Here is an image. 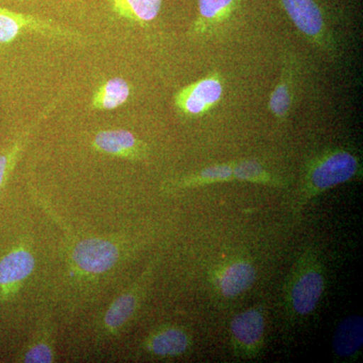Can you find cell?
<instances>
[{
  "label": "cell",
  "instance_id": "cell-12",
  "mask_svg": "<svg viewBox=\"0 0 363 363\" xmlns=\"http://www.w3.org/2000/svg\"><path fill=\"white\" fill-rule=\"evenodd\" d=\"M191 336L179 326H164L152 332L143 342V347L156 357H182L190 350Z\"/></svg>",
  "mask_w": 363,
  "mask_h": 363
},
{
  "label": "cell",
  "instance_id": "cell-5",
  "mask_svg": "<svg viewBox=\"0 0 363 363\" xmlns=\"http://www.w3.org/2000/svg\"><path fill=\"white\" fill-rule=\"evenodd\" d=\"M223 81L218 73L200 79L182 88L174 97L176 108L183 116L200 117L211 111L223 95Z\"/></svg>",
  "mask_w": 363,
  "mask_h": 363
},
{
  "label": "cell",
  "instance_id": "cell-7",
  "mask_svg": "<svg viewBox=\"0 0 363 363\" xmlns=\"http://www.w3.org/2000/svg\"><path fill=\"white\" fill-rule=\"evenodd\" d=\"M266 319L257 308L245 310L233 318L230 323L231 341L234 350L245 357H255L262 347Z\"/></svg>",
  "mask_w": 363,
  "mask_h": 363
},
{
  "label": "cell",
  "instance_id": "cell-21",
  "mask_svg": "<svg viewBox=\"0 0 363 363\" xmlns=\"http://www.w3.org/2000/svg\"><path fill=\"white\" fill-rule=\"evenodd\" d=\"M28 135V131L23 135V138L9 152L0 155V188H1L2 184L6 180L9 172L11 171L14 164H16V159H18V154H20L21 149H23V143H25Z\"/></svg>",
  "mask_w": 363,
  "mask_h": 363
},
{
  "label": "cell",
  "instance_id": "cell-17",
  "mask_svg": "<svg viewBox=\"0 0 363 363\" xmlns=\"http://www.w3.org/2000/svg\"><path fill=\"white\" fill-rule=\"evenodd\" d=\"M18 362L26 363H51L55 362L54 335L50 321H43L32 340L21 352Z\"/></svg>",
  "mask_w": 363,
  "mask_h": 363
},
{
  "label": "cell",
  "instance_id": "cell-19",
  "mask_svg": "<svg viewBox=\"0 0 363 363\" xmlns=\"http://www.w3.org/2000/svg\"><path fill=\"white\" fill-rule=\"evenodd\" d=\"M130 87L125 80L113 78L96 90L92 98V107L99 111H111L128 101Z\"/></svg>",
  "mask_w": 363,
  "mask_h": 363
},
{
  "label": "cell",
  "instance_id": "cell-2",
  "mask_svg": "<svg viewBox=\"0 0 363 363\" xmlns=\"http://www.w3.org/2000/svg\"><path fill=\"white\" fill-rule=\"evenodd\" d=\"M325 291L323 267L313 250L297 260L286 283L285 304L292 317L309 316L316 310Z\"/></svg>",
  "mask_w": 363,
  "mask_h": 363
},
{
  "label": "cell",
  "instance_id": "cell-13",
  "mask_svg": "<svg viewBox=\"0 0 363 363\" xmlns=\"http://www.w3.org/2000/svg\"><path fill=\"white\" fill-rule=\"evenodd\" d=\"M297 75V61L291 55H288L284 60L281 78L272 90L269 101V111L279 123L286 121L292 111Z\"/></svg>",
  "mask_w": 363,
  "mask_h": 363
},
{
  "label": "cell",
  "instance_id": "cell-10",
  "mask_svg": "<svg viewBox=\"0 0 363 363\" xmlns=\"http://www.w3.org/2000/svg\"><path fill=\"white\" fill-rule=\"evenodd\" d=\"M257 279V269L250 260H230L215 272L214 284L222 297L235 298L252 288Z\"/></svg>",
  "mask_w": 363,
  "mask_h": 363
},
{
  "label": "cell",
  "instance_id": "cell-20",
  "mask_svg": "<svg viewBox=\"0 0 363 363\" xmlns=\"http://www.w3.org/2000/svg\"><path fill=\"white\" fill-rule=\"evenodd\" d=\"M233 166L234 181L247 182L272 187L283 186V181L279 177L272 175L260 162L255 160L233 162Z\"/></svg>",
  "mask_w": 363,
  "mask_h": 363
},
{
  "label": "cell",
  "instance_id": "cell-14",
  "mask_svg": "<svg viewBox=\"0 0 363 363\" xmlns=\"http://www.w3.org/2000/svg\"><path fill=\"white\" fill-rule=\"evenodd\" d=\"M241 0H198V16L191 33L206 35L228 21L240 7Z\"/></svg>",
  "mask_w": 363,
  "mask_h": 363
},
{
  "label": "cell",
  "instance_id": "cell-18",
  "mask_svg": "<svg viewBox=\"0 0 363 363\" xmlns=\"http://www.w3.org/2000/svg\"><path fill=\"white\" fill-rule=\"evenodd\" d=\"M114 13L145 26L159 16L162 0H109Z\"/></svg>",
  "mask_w": 363,
  "mask_h": 363
},
{
  "label": "cell",
  "instance_id": "cell-3",
  "mask_svg": "<svg viewBox=\"0 0 363 363\" xmlns=\"http://www.w3.org/2000/svg\"><path fill=\"white\" fill-rule=\"evenodd\" d=\"M279 2L305 39L317 49L333 56L336 51L335 43L316 0H279Z\"/></svg>",
  "mask_w": 363,
  "mask_h": 363
},
{
  "label": "cell",
  "instance_id": "cell-16",
  "mask_svg": "<svg viewBox=\"0 0 363 363\" xmlns=\"http://www.w3.org/2000/svg\"><path fill=\"white\" fill-rule=\"evenodd\" d=\"M363 344V320L358 315L343 319L336 328L333 337V350L341 358L357 355Z\"/></svg>",
  "mask_w": 363,
  "mask_h": 363
},
{
  "label": "cell",
  "instance_id": "cell-4",
  "mask_svg": "<svg viewBox=\"0 0 363 363\" xmlns=\"http://www.w3.org/2000/svg\"><path fill=\"white\" fill-rule=\"evenodd\" d=\"M121 250L114 241L105 238H85L78 241L70 252L72 266L83 276H99L116 267Z\"/></svg>",
  "mask_w": 363,
  "mask_h": 363
},
{
  "label": "cell",
  "instance_id": "cell-1",
  "mask_svg": "<svg viewBox=\"0 0 363 363\" xmlns=\"http://www.w3.org/2000/svg\"><path fill=\"white\" fill-rule=\"evenodd\" d=\"M362 174V162L352 152L343 149L324 150L305 166L294 213H300L317 196L341 184L357 180Z\"/></svg>",
  "mask_w": 363,
  "mask_h": 363
},
{
  "label": "cell",
  "instance_id": "cell-15",
  "mask_svg": "<svg viewBox=\"0 0 363 363\" xmlns=\"http://www.w3.org/2000/svg\"><path fill=\"white\" fill-rule=\"evenodd\" d=\"M234 181L233 162L217 164L206 167L190 175L167 181L162 186L164 191L184 190V189L202 187L212 184L227 183Z\"/></svg>",
  "mask_w": 363,
  "mask_h": 363
},
{
  "label": "cell",
  "instance_id": "cell-9",
  "mask_svg": "<svg viewBox=\"0 0 363 363\" xmlns=\"http://www.w3.org/2000/svg\"><path fill=\"white\" fill-rule=\"evenodd\" d=\"M23 30L48 33L60 38L77 39V33L55 25L52 21L40 20L33 16L16 13L0 7V44L13 42Z\"/></svg>",
  "mask_w": 363,
  "mask_h": 363
},
{
  "label": "cell",
  "instance_id": "cell-6",
  "mask_svg": "<svg viewBox=\"0 0 363 363\" xmlns=\"http://www.w3.org/2000/svg\"><path fill=\"white\" fill-rule=\"evenodd\" d=\"M152 264H150L140 278L121 294L109 306L102 320V327L105 333L108 335H117L135 316L152 279Z\"/></svg>",
  "mask_w": 363,
  "mask_h": 363
},
{
  "label": "cell",
  "instance_id": "cell-8",
  "mask_svg": "<svg viewBox=\"0 0 363 363\" xmlns=\"http://www.w3.org/2000/svg\"><path fill=\"white\" fill-rule=\"evenodd\" d=\"M35 259L25 247H16L0 259V302L9 300L35 271Z\"/></svg>",
  "mask_w": 363,
  "mask_h": 363
},
{
  "label": "cell",
  "instance_id": "cell-11",
  "mask_svg": "<svg viewBox=\"0 0 363 363\" xmlns=\"http://www.w3.org/2000/svg\"><path fill=\"white\" fill-rule=\"evenodd\" d=\"M92 145L98 152L130 161H142L149 156V145L128 130L99 131Z\"/></svg>",
  "mask_w": 363,
  "mask_h": 363
}]
</instances>
